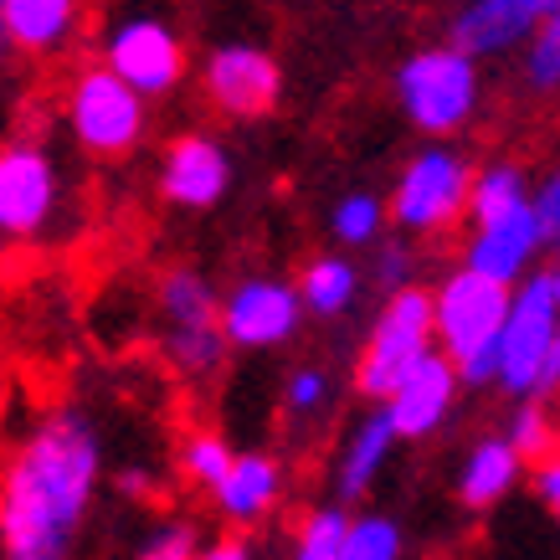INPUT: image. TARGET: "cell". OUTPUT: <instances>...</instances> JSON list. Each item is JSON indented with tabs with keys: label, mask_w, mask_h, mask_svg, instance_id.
Returning <instances> with one entry per match:
<instances>
[{
	"label": "cell",
	"mask_w": 560,
	"mask_h": 560,
	"mask_svg": "<svg viewBox=\"0 0 560 560\" xmlns=\"http://www.w3.org/2000/svg\"><path fill=\"white\" fill-rule=\"evenodd\" d=\"M556 11L560 0H468L447 26V42L468 57H499V51L529 42V32Z\"/></svg>",
	"instance_id": "5bb4252c"
},
{
	"label": "cell",
	"mask_w": 560,
	"mask_h": 560,
	"mask_svg": "<svg viewBox=\"0 0 560 560\" xmlns=\"http://www.w3.org/2000/svg\"><path fill=\"white\" fill-rule=\"evenodd\" d=\"M560 335V293L550 283V268L529 272L514 283V304L504 319V345H499V386L514 401L540 396V375L550 360V345Z\"/></svg>",
	"instance_id": "52a82bcc"
},
{
	"label": "cell",
	"mask_w": 560,
	"mask_h": 560,
	"mask_svg": "<svg viewBox=\"0 0 560 560\" xmlns=\"http://www.w3.org/2000/svg\"><path fill=\"white\" fill-rule=\"evenodd\" d=\"M278 407L289 411L293 422H308V417H319L329 407V375L319 365H293L283 375V390H278Z\"/></svg>",
	"instance_id": "4dcf8cb0"
},
{
	"label": "cell",
	"mask_w": 560,
	"mask_h": 560,
	"mask_svg": "<svg viewBox=\"0 0 560 560\" xmlns=\"http://www.w3.org/2000/svg\"><path fill=\"white\" fill-rule=\"evenodd\" d=\"M560 390V335L550 345V360H545V375H540V396H556Z\"/></svg>",
	"instance_id": "d590c367"
},
{
	"label": "cell",
	"mask_w": 560,
	"mask_h": 560,
	"mask_svg": "<svg viewBox=\"0 0 560 560\" xmlns=\"http://www.w3.org/2000/svg\"><path fill=\"white\" fill-rule=\"evenodd\" d=\"M62 211V171L47 144L5 139L0 144V237L32 242Z\"/></svg>",
	"instance_id": "30bf717a"
},
{
	"label": "cell",
	"mask_w": 560,
	"mask_h": 560,
	"mask_svg": "<svg viewBox=\"0 0 560 560\" xmlns=\"http://www.w3.org/2000/svg\"><path fill=\"white\" fill-rule=\"evenodd\" d=\"M550 283H556V293H560V257H556V268H550Z\"/></svg>",
	"instance_id": "74e56055"
},
{
	"label": "cell",
	"mask_w": 560,
	"mask_h": 560,
	"mask_svg": "<svg viewBox=\"0 0 560 560\" xmlns=\"http://www.w3.org/2000/svg\"><path fill=\"white\" fill-rule=\"evenodd\" d=\"M390 88H396V108L427 139H447L468 129L478 114V93H483L478 57H468L453 42L447 47H417L411 57H401Z\"/></svg>",
	"instance_id": "3957f363"
},
{
	"label": "cell",
	"mask_w": 560,
	"mask_h": 560,
	"mask_svg": "<svg viewBox=\"0 0 560 560\" xmlns=\"http://www.w3.org/2000/svg\"><path fill=\"white\" fill-rule=\"evenodd\" d=\"M232 190V154L211 135H175L160 154V196L180 211H211Z\"/></svg>",
	"instance_id": "7c38bea8"
},
{
	"label": "cell",
	"mask_w": 560,
	"mask_h": 560,
	"mask_svg": "<svg viewBox=\"0 0 560 560\" xmlns=\"http://www.w3.org/2000/svg\"><path fill=\"white\" fill-rule=\"evenodd\" d=\"M510 442L525 453V463H540L550 453H560V432L550 422V411L540 407V396L520 401V411H514V422H510Z\"/></svg>",
	"instance_id": "f1b7e54d"
},
{
	"label": "cell",
	"mask_w": 560,
	"mask_h": 560,
	"mask_svg": "<svg viewBox=\"0 0 560 560\" xmlns=\"http://www.w3.org/2000/svg\"><path fill=\"white\" fill-rule=\"evenodd\" d=\"M103 489L93 411L51 407L0 468V560H72Z\"/></svg>",
	"instance_id": "6da1fadb"
},
{
	"label": "cell",
	"mask_w": 560,
	"mask_h": 560,
	"mask_svg": "<svg viewBox=\"0 0 560 560\" xmlns=\"http://www.w3.org/2000/svg\"><path fill=\"white\" fill-rule=\"evenodd\" d=\"M556 520H560V510H556Z\"/></svg>",
	"instance_id": "f35d334b"
},
{
	"label": "cell",
	"mask_w": 560,
	"mask_h": 560,
	"mask_svg": "<svg viewBox=\"0 0 560 560\" xmlns=\"http://www.w3.org/2000/svg\"><path fill=\"white\" fill-rule=\"evenodd\" d=\"M525 88L529 93H560V11L545 16L525 42Z\"/></svg>",
	"instance_id": "83f0119b"
},
{
	"label": "cell",
	"mask_w": 560,
	"mask_h": 560,
	"mask_svg": "<svg viewBox=\"0 0 560 560\" xmlns=\"http://www.w3.org/2000/svg\"><path fill=\"white\" fill-rule=\"evenodd\" d=\"M154 308L165 329H201V324H221V293L201 268L175 262L154 278Z\"/></svg>",
	"instance_id": "ffe728a7"
},
{
	"label": "cell",
	"mask_w": 560,
	"mask_h": 560,
	"mask_svg": "<svg viewBox=\"0 0 560 560\" xmlns=\"http://www.w3.org/2000/svg\"><path fill=\"white\" fill-rule=\"evenodd\" d=\"M62 119H68L72 144L93 160H124L150 135V98L129 88L108 62H88L68 78L62 93Z\"/></svg>",
	"instance_id": "277c9868"
},
{
	"label": "cell",
	"mask_w": 560,
	"mask_h": 560,
	"mask_svg": "<svg viewBox=\"0 0 560 560\" xmlns=\"http://www.w3.org/2000/svg\"><path fill=\"white\" fill-rule=\"evenodd\" d=\"M340 560H407V529L381 510H360L350 520Z\"/></svg>",
	"instance_id": "4316f807"
},
{
	"label": "cell",
	"mask_w": 560,
	"mask_h": 560,
	"mask_svg": "<svg viewBox=\"0 0 560 560\" xmlns=\"http://www.w3.org/2000/svg\"><path fill=\"white\" fill-rule=\"evenodd\" d=\"M438 304V350L458 365L463 386H499V345L514 289L478 268H453L432 289Z\"/></svg>",
	"instance_id": "7a4b0ae2"
},
{
	"label": "cell",
	"mask_w": 560,
	"mask_h": 560,
	"mask_svg": "<svg viewBox=\"0 0 560 560\" xmlns=\"http://www.w3.org/2000/svg\"><path fill=\"white\" fill-rule=\"evenodd\" d=\"M371 278H375V283H381L386 293L407 289V283H411V253H407V247H381V253H375Z\"/></svg>",
	"instance_id": "d6a6232c"
},
{
	"label": "cell",
	"mask_w": 560,
	"mask_h": 560,
	"mask_svg": "<svg viewBox=\"0 0 560 560\" xmlns=\"http://www.w3.org/2000/svg\"><path fill=\"white\" fill-rule=\"evenodd\" d=\"M160 350L171 360L175 375H186V381H206V375H217L232 355V345L221 335V324H201V329H165L160 335Z\"/></svg>",
	"instance_id": "cb8c5ba5"
},
{
	"label": "cell",
	"mask_w": 560,
	"mask_h": 560,
	"mask_svg": "<svg viewBox=\"0 0 560 560\" xmlns=\"http://www.w3.org/2000/svg\"><path fill=\"white\" fill-rule=\"evenodd\" d=\"M432 350H438V304H432V289L407 283V289L386 293V304L371 319V335H365V345H360V355H355V390L371 407H381L390 390H396V381L422 355H432Z\"/></svg>",
	"instance_id": "5b68a950"
},
{
	"label": "cell",
	"mask_w": 560,
	"mask_h": 560,
	"mask_svg": "<svg viewBox=\"0 0 560 560\" xmlns=\"http://www.w3.org/2000/svg\"><path fill=\"white\" fill-rule=\"evenodd\" d=\"M520 474H525V453L510 442V432L504 438H478L458 468V504L468 514L493 510L499 499H510Z\"/></svg>",
	"instance_id": "d6986e66"
},
{
	"label": "cell",
	"mask_w": 560,
	"mask_h": 560,
	"mask_svg": "<svg viewBox=\"0 0 560 560\" xmlns=\"http://www.w3.org/2000/svg\"><path fill=\"white\" fill-rule=\"evenodd\" d=\"M196 556H201V529L190 520H160L135 545V560H196Z\"/></svg>",
	"instance_id": "f546056e"
},
{
	"label": "cell",
	"mask_w": 560,
	"mask_h": 560,
	"mask_svg": "<svg viewBox=\"0 0 560 560\" xmlns=\"http://www.w3.org/2000/svg\"><path fill=\"white\" fill-rule=\"evenodd\" d=\"M114 493L129 499V504H154L160 499V474L144 468V463H119L114 468Z\"/></svg>",
	"instance_id": "1f68e13d"
},
{
	"label": "cell",
	"mask_w": 560,
	"mask_h": 560,
	"mask_svg": "<svg viewBox=\"0 0 560 560\" xmlns=\"http://www.w3.org/2000/svg\"><path fill=\"white\" fill-rule=\"evenodd\" d=\"M529 201H535V196H529L525 171H520L514 160H493V165H478V171H474L468 221H474V226H483V221L510 217V211H520V206H529Z\"/></svg>",
	"instance_id": "603a6c76"
},
{
	"label": "cell",
	"mask_w": 560,
	"mask_h": 560,
	"mask_svg": "<svg viewBox=\"0 0 560 560\" xmlns=\"http://www.w3.org/2000/svg\"><path fill=\"white\" fill-rule=\"evenodd\" d=\"M386 221H390V201H381L375 190H345L340 201L329 206V237L345 253H371V247H381Z\"/></svg>",
	"instance_id": "7402d4cb"
},
{
	"label": "cell",
	"mask_w": 560,
	"mask_h": 560,
	"mask_svg": "<svg viewBox=\"0 0 560 560\" xmlns=\"http://www.w3.org/2000/svg\"><path fill=\"white\" fill-rule=\"evenodd\" d=\"M232 463H237V447L221 438L217 427H190L186 438L175 442V468H180V478L196 483V489H206V493L226 478Z\"/></svg>",
	"instance_id": "d4e9b609"
},
{
	"label": "cell",
	"mask_w": 560,
	"mask_h": 560,
	"mask_svg": "<svg viewBox=\"0 0 560 560\" xmlns=\"http://www.w3.org/2000/svg\"><path fill=\"white\" fill-rule=\"evenodd\" d=\"M474 160L453 144H422L411 154L396 186H390V221L407 232V237H438L453 221L468 217V196H474Z\"/></svg>",
	"instance_id": "8992f818"
},
{
	"label": "cell",
	"mask_w": 560,
	"mask_h": 560,
	"mask_svg": "<svg viewBox=\"0 0 560 560\" xmlns=\"http://www.w3.org/2000/svg\"><path fill=\"white\" fill-rule=\"evenodd\" d=\"M535 211H540V226H545V242L560 247V171L535 190Z\"/></svg>",
	"instance_id": "836d02e7"
},
{
	"label": "cell",
	"mask_w": 560,
	"mask_h": 560,
	"mask_svg": "<svg viewBox=\"0 0 560 560\" xmlns=\"http://www.w3.org/2000/svg\"><path fill=\"white\" fill-rule=\"evenodd\" d=\"M308 319L299 278H278V272H247L221 293V335L232 350H283Z\"/></svg>",
	"instance_id": "ba28073f"
},
{
	"label": "cell",
	"mask_w": 560,
	"mask_h": 560,
	"mask_svg": "<svg viewBox=\"0 0 560 560\" xmlns=\"http://www.w3.org/2000/svg\"><path fill=\"white\" fill-rule=\"evenodd\" d=\"M458 386H463L458 365L442 355V350H432V355H422L401 381H396V390H390L381 407L390 411V422H396L401 442H422L453 417Z\"/></svg>",
	"instance_id": "4fadbf2b"
},
{
	"label": "cell",
	"mask_w": 560,
	"mask_h": 560,
	"mask_svg": "<svg viewBox=\"0 0 560 560\" xmlns=\"http://www.w3.org/2000/svg\"><path fill=\"white\" fill-rule=\"evenodd\" d=\"M88 0H5V26H11V51L21 57H57L83 32Z\"/></svg>",
	"instance_id": "ac0fdd59"
},
{
	"label": "cell",
	"mask_w": 560,
	"mask_h": 560,
	"mask_svg": "<svg viewBox=\"0 0 560 560\" xmlns=\"http://www.w3.org/2000/svg\"><path fill=\"white\" fill-rule=\"evenodd\" d=\"M196 560H253V540L232 529V535H217V540H206Z\"/></svg>",
	"instance_id": "e575fe53"
},
{
	"label": "cell",
	"mask_w": 560,
	"mask_h": 560,
	"mask_svg": "<svg viewBox=\"0 0 560 560\" xmlns=\"http://www.w3.org/2000/svg\"><path fill=\"white\" fill-rule=\"evenodd\" d=\"M396 442H401V432H396L386 407L365 411V417L345 432L340 453H335V499H340V504H360V499L375 489V478L386 474Z\"/></svg>",
	"instance_id": "e0dca14e"
},
{
	"label": "cell",
	"mask_w": 560,
	"mask_h": 560,
	"mask_svg": "<svg viewBox=\"0 0 560 560\" xmlns=\"http://www.w3.org/2000/svg\"><path fill=\"white\" fill-rule=\"evenodd\" d=\"M350 504L329 499V504H314V510L299 520L289 545V560H340L345 556V535H350Z\"/></svg>",
	"instance_id": "484cf974"
},
{
	"label": "cell",
	"mask_w": 560,
	"mask_h": 560,
	"mask_svg": "<svg viewBox=\"0 0 560 560\" xmlns=\"http://www.w3.org/2000/svg\"><path fill=\"white\" fill-rule=\"evenodd\" d=\"M11 51V26H5V0H0V57Z\"/></svg>",
	"instance_id": "8d00e7d4"
},
{
	"label": "cell",
	"mask_w": 560,
	"mask_h": 560,
	"mask_svg": "<svg viewBox=\"0 0 560 560\" xmlns=\"http://www.w3.org/2000/svg\"><path fill=\"white\" fill-rule=\"evenodd\" d=\"M540 247H550V242H545L540 211L529 201V206H520V211H510V217L474 226V237L463 242V262L514 289L520 278H529V262H535Z\"/></svg>",
	"instance_id": "9a60e30c"
},
{
	"label": "cell",
	"mask_w": 560,
	"mask_h": 560,
	"mask_svg": "<svg viewBox=\"0 0 560 560\" xmlns=\"http://www.w3.org/2000/svg\"><path fill=\"white\" fill-rule=\"evenodd\" d=\"M201 93L221 119H262L283 98V62L257 42H221L201 62Z\"/></svg>",
	"instance_id": "8fae6325"
},
{
	"label": "cell",
	"mask_w": 560,
	"mask_h": 560,
	"mask_svg": "<svg viewBox=\"0 0 560 560\" xmlns=\"http://www.w3.org/2000/svg\"><path fill=\"white\" fill-rule=\"evenodd\" d=\"M211 504L232 529L262 525L278 504H283V463L262 453V447H247L237 453V463L226 468L217 489H211Z\"/></svg>",
	"instance_id": "2e32d148"
},
{
	"label": "cell",
	"mask_w": 560,
	"mask_h": 560,
	"mask_svg": "<svg viewBox=\"0 0 560 560\" xmlns=\"http://www.w3.org/2000/svg\"><path fill=\"white\" fill-rule=\"evenodd\" d=\"M360 289H365V272L345 253H319L299 268V293H304L308 319H345L355 308Z\"/></svg>",
	"instance_id": "44dd1931"
},
{
	"label": "cell",
	"mask_w": 560,
	"mask_h": 560,
	"mask_svg": "<svg viewBox=\"0 0 560 560\" xmlns=\"http://www.w3.org/2000/svg\"><path fill=\"white\" fill-rule=\"evenodd\" d=\"M98 57L119 72L129 88H139L144 98H171L175 88L186 83V42L165 16H150V11H135V16H119L108 32H103Z\"/></svg>",
	"instance_id": "9c48e42d"
}]
</instances>
